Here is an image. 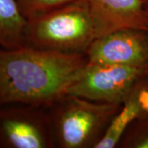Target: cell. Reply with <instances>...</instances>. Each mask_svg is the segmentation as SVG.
<instances>
[{"label": "cell", "instance_id": "8fae6325", "mask_svg": "<svg viewBox=\"0 0 148 148\" xmlns=\"http://www.w3.org/2000/svg\"><path fill=\"white\" fill-rule=\"evenodd\" d=\"M77 0H16L22 15L28 20Z\"/></svg>", "mask_w": 148, "mask_h": 148}, {"label": "cell", "instance_id": "9c48e42d", "mask_svg": "<svg viewBox=\"0 0 148 148\" xmlns=\"http://www.w3.org/2000/svg\"><path fill=\"white\" fill-rule=\"evenodd\" d=\"M27 19L16 0H0V47L16 49L23 46Z\"/></svg>", "mask_w": 148, "mask_h": 148}, {"label": "cell", "instance_id": "52a82bcc", "mask_svg": "<svg viewBox=\"0 0 148 148\" xmlns=\"http://www.w3.org/2000/svg\"><path fill=\"white\" fill-rule=\"evenodd\" d=\"M87 3L97 37L123 29L148 31V12L141 0H87Z\"/></svg>", "mask_w": 148, "mask_h": 148}, {"label": "cell", "instance_id": "7a4b0ae2", "mask_svg": "<svg viewBox=\"0 0 148 148\" xmlns=\"http://www.w3.org/2000/svg\"><path fill=\"white\" fill-rule=\"evenodd\" d=\"M96 37L87 0H77L27 20L23 46L85 53Z\"/></svg>", "mask_w": 148, "mask_h": 148}, {"label": "cell", "instance_id": "ba28073f", "mask_svg": "<svg viewBox=\"0 0 148 148\" xmlns=\"http://www.w3.org/2000/svg\"><path fill=\"white\" fill-rule=\"evenodd\" d=\"M148 116V73L132 86L95 148H115L127 127L135 119Z\"/></svg>", "mask_w": 148, "mask_h": 148}, {"label": "cell", "instance_id": "3957f363", "mask_svg": "<svg viewBox=\"0 0 148 148\" xmlns=\"http://www.w3.org/2000/svg\"><path fill=\"white\" fill-rule=\"evenodd\" d=\"M120 106L63 95L48 107L54 148H95Z\"/></svg>", "mask_w": 148, "mask_h": 148}, {"label": "cell", "instance_id": "30bf717a", "mask_svg": "<svg viewBox=\"0 0 148 148\" xmlns=\"http://www.w3.org/2000/svg\"><path fill=\"white\" fill-rule=\"evenodd\" d=\"M118 148H148V116L132 122L119 141Z\"/></svg>", "mask_w": 148, "mask_h": 148}, {"label": "cell", "instance_id": "7c38bea8", "mask_svg": "<svg viewBox=\"0 0 148 148\" xmlns=\"http://www.w3.org/2000/svg\"><path fill=\"white\" fill-rule=\"evenodd\" d=\"M141 2L143 3L144 8H146V10L148 12V0H141Z\"/></svg>", "mask_w": 148, "mask_h": 148}, {"label": "cell", "instance_id": "277c9868", "mask_svg": "<svg viewBox=\"0 0 148 148\" xmlns=\"http://www.w3.org/2000/svg\"><path fill=\"white\" fill-rule=\"evenodd\" d=\"M147 67L86 64L69 85L67 94L90 101L122 104Z\"/></svg>", "mask_w": 148, "mask_h": 148}, {"label": "cell", "instance_id": "5b68a950", "mask_svg": "<svg viewBox=\"0 0 148 148\" xmlns=\"http://www.w3.org/2000/svg\"><path fill=\"white\" fill-rule=\"evenodd\" d=\"M0 148H54L48 108L0 104Z\"/></svg>", "mask_w": 148, "mask_h": 148}, {"label": "cell", "instance_id": "8992f818", "mask_svg": "<svg viewBox=\"0 0 148 148\" xmlns=\"http://www.w3.org/2000/svg\"><path fill=\"white\" fill-rule=\"evenodd\" d=\"M87 64L148 68V31L123 29L97 37L86 51Z\"/></svg>", "mask_w": 148, "mask_h": 148}, {"label": "cell", "instance_id": "6da1fadb", "mask_svg": "<svg viewBox=\"0 0 148 148\" xmlns=\"http://www.w3.org/2000/svg\"><path fill=\"white\" fill-rule=\"evenodd\" d=\"M87 64L86 53L0 47V104L49 107Z\"/></svg>", "mask_w": 148, "mask_h": 148}]
</instances>
